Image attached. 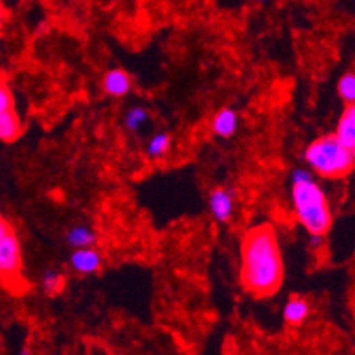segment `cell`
I'll return each mask as SVG.
<instances>
[{"instance_id":"1","label":"cell","mask_w":355,"mask_h":355,"mask_svg":"<svg viewBox=\"0 0 355 355\" xmlns=\"http://www.w3.org/2000/svg\"><path fill=\"white\" fill-rule=\"evenodd\" d=\"M285 279L282 248L270 223L248 228L241 242V285L258 299L274 295Z\"/></svg>"},{"instance_id":"2","label":"cell","mask_w":355,"mask_h":355,"mask_svg":"<svg viewBox=\"0 0 355 355\" xmlns=\"http://www.w3.org/2000/svg\"><path fill=\"white\" fill-rule=\"evenodd\" d=\"M292 203L297 219L309 235H325L331 230V203L313 173L304 168H297L292 173Z\"/></svg>"},{"instance_id":"3","label":"cell","mask_w":355,"mask_h":355,"mask_svg":"<svg viewBox=\"0 0 355 355\" xmlns=\"http://www.w3.org/2000/svg\"><path fill=\"white\" fill-rule=\"evenodd\" d=\"M304 159L316 175L338 180L354 172L355 153L348 150L334 135H324L306 147Z\"/></svg>"},{"instance_id":"4","label":"cell","mask_w":355,"mask_h":355,"mask_svg":"<svg viewBox=\"0 0 355 355\" xmlns=\"http://www.w3.org/2000/svg\"><path fill=\"white\" fill-rule=\"evenodd\" d=\"M0 283L11 292H24V258H21L20 241L15 232L0 239Z\"/></svg>"},{"instance_id":"5","label":"cell","mask_w":355,"mask_h":355,"mask_svg":"<svg viewBox=\"0 0 355 355\" xmlns=\"http://www.w3.org/2000/svg\"><path fill=\"white\" fill-rule=\"evenodd\" d=\"M209 207L211 214L218 223H228L235 211V195L232 189L218 186L209 195Z\"/></svg>"},{"instance_id":"6","label":"cell","mask_w":355,"mask_h":355,"mask_svg":"<svg viewBox=\"0 0 355 355\" xmlns=\"http://www.w3.org/2000/svg\"><path fill=\"white\" fill-rule=\"evenodd\" d=\"M69 266L74 272L90 276L103 267V257L96 248H82V250H74L71 253Z\"/></svg>"},{"instance_id":"7","label":"cell","mask_w":355,"mask_h":355,"mask_svg":"<svg viewBox=\"0 0 355 355\" xmlns=\"http://www.w3.org/2000/svg\"><path fill=\"white\" fill-rule=\"evenodd\" d=\"M131 85V76L124 69H110L103 78V90L112 98H124Z\"/></svg>"},{"instance_id":"8","label":"cell","mask_w":355,"mask_h":355,"mask_svg":"<svg viewBox=\"0 0 355 355\" xmlns=\"http://www.w3.org/2000/svg\"><path fill=\"white\" fill-rule=\"evenodd\" d=\"M334 137L348 148L355 153V105H347L343 110Z\"/></svg>"},{"instance_id":"9","label":"cell","mask_w":355,"mask_h":355,"mask_svg":"<svg viewBox=\"0 0 355 355\" xmlns=\"http://www.w3.org/2000/svg\"><path fill=\"white\" fill-rule=\"evenodd\" d=\"M212 133L219 138H230L237 133L239 128V115L235 110L223 108L212 117L211 122Z\"/></svg>"},{"instance_id":"10","label":"cell","mask_w":355,"mask_h":355,"mask_svg":"<svg viewBox=\"0 0 355 355\" xmlns=\"http://www.w3.org/2000/svg\"><path fill=\"white\" fill-rule=\"evenodd\" d=\"M66 241L74 250H82V248H94L98 242V232L89 225H74L67 230Z\"/></svg>"},{"instance_id":"11","label":"cell","mask_w":355,"mask_h":355,"mask_svg":"<svg viewBox=\"0 0 355 355\" xmlns=\"http://www.w3.org/2000/svg\"><path fill=\"white\" fill-rule=\"evenodd\" d=\"M309 315V302L304 297L293 295L286 301L285 308H283V318L288 325H301L302 322L308 318Z\"/></svg>"},{"instance_id":"12","label":"cell","mask_w":355,"mask_h":355,"mask_svg":"<svg viewBox=\"0 0 355 355\" xmlns=\"http://www.w3.org/2000/svg\"><path fill=\"white\" fill-rule=\"evenodd\" d=\"M21 137V121L15 110L0 114V140L12 144Z\"/></svg>"},{"instance_id":"13","label":"cell","mask_w":355,"mask_h":355,"mask_svg":"<svg viewBox=\"0 0 355 355\" xmlns=\"http://www.w3.org/2000/svg\"><path fill=\"white\" fill-rule=\"evenodd\" d=\"M172 147V137L164 131L154 135L147 144V156L150 159H161L163 156H166L168 150Z\"/></svg>"},{"instance_id":"14","label":"cell","mask_w":355,"mask_h":355,"mask_svg":"<svg viewBox=\"0 0 355 355\" xmlns=\"http://www.w3.org/2000/svg\"><path fill=\"white\" fill-rule=\"evenodd\" d=\"M150 121V114H148V110L144 108V106H133V108L128 110V114L124 117V124L125 128L131 131V133H138L145 125L148 124Z\"/></svg>"},{"instance_id":"15","label":"cell","mask_w":355,"mask_h":355,"mask_svg":"<svg viewBox=\"0 0 355 355\" xmlns=\"http://www.w3.org/2000/svg\"><path fill=\"white\" fill-rule=\"evenodd\" d=\"M64 285H66V279H64L62 274L55 269H46L41 277V286H43L44 292L48 295H55V293L62 292Z\"/></svg>"},{"instance_id":"16","label":"cell","mask_w":355,"mask_h":355,"mask_svg":"<svg viewBox=\"0 0 355 355\" xmlns=\"http://www.w3.org/2000/svg\"><path fill=\"white\" fill-rule=\"evenodd\" d=\"M338 94L345 105H355V74L352 71L345 73L338 82Z\"/></svg>"},{"instance_id":"17","label":"cell","mask_w":355,"mask_h":355,"mask_svg":"<svg viewBox=\"0 0 355 355\" xmlns=\"http://www.w3.org/2000/svg\"><path fill=\"white\" fill-rule=\"evenodd\" d=\"M9 110H15V96H12L8 78L0 73V114L9 112Z\"/></svg>"},{"instance_id":"18","label":"cell","mask_w":355,"mask_h":355,"mask_svg":"<svg viewBox=\"0 0 355 355\" xmlns=\"http://www.w3.org/2000/svg\"><path fill=\"white\" fill-rule=\"evenodd\" d=\"M11 232H12L11 225H9L4 218H0V239H4L6 235L11 234Z\"/></svg>"},{"instance_id":"19","label":"cell","mask_w":355,"mask_h":355,"mask_svg":"<svg viewBox=\"0 0 355 355\" xmlns=\"http://www.w3.org/2000/svg\"><path fill=\"white\" fill-rule=\"evenodd\" d=\"M325 235H309V244H311L313 250H318L322 246V242H324Z\"/></svg>"},{"instance_id":"20","label":"cell","mask_w":355,"mask_h":355,"mask_svg":"<svg viewBox=\"0 0 355 355\" xmlns=\"http://www.w3.org/2000/svg\"><path fill=\"white\" fill-rule=\"evenodd\" d=\"M6 21H8V11L4 9V6L0 4V35H2V32H4Z\"/></svg>"},{"instance_id":"21","label":"cell","mask_w":355,"mask_h":355,"mask_svg":"<svg viewBox=\"0 0 355 355\" xmlns=\"http://www.w3.org/2000/svg\"><path fill=\"white\" fill-rule=\"evenodd\" d=\"M20 355H32V354H31V352H28V350H27V348H24V350H21V352H20Z\"/></svg>"},{"instance_id":"22","label":"cell","mask_w":355,"mask_h":355,"mask_svg":"<svg viewBox=\"0 0 355 355\" xmlns=\"http://www.w3.org/2000/svg\"><path fill=\"white\" fill-rule=\"evenodd\" d=\"M258 4H267V2H270V0H257Z\"/></svg>"}]
</instances>
